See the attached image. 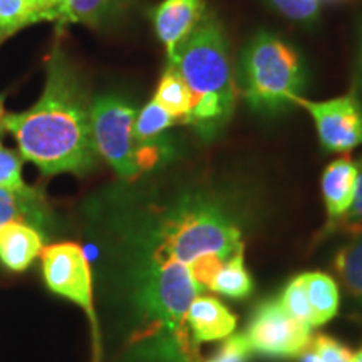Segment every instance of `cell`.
<instances>
[{
    "instance_id": "1",
    "label": "cell",
    "mask_w": 362,
    "mask_h": 362,
    "mask_svg": "<svg viewBox=\"0 0 362 362\" xmlns=\"http://www.w3.org/2000/svg\"><path fill=\"white\" fill-rule=\"evenodd\" d=\"M88 84L69 54L56 42L45 61V86L30 110L6 112L2 128L16 138L22 160L44 175H86L99 155L90 126Z\"/></svg>"
},
{
    "instance_id": "2",
    "label": "cell",
    "mask_w": 362,
    "mask_h": 362,
    "mask_svg": "<svg viewBox=\"0 0 362 362\" xmlns=\"http://www.w3.org/2000/svg\"><path fill=\"white\" fill-rule=\"evenodd\" d=\"M117 215L131 243L185 265L205 255L228 260L245 248L237 198L206 185L185 187L166 200L128 203Z\"/></svg>"
},
{
    "instance_id": "3",
    "label": "cell",
    "mask_w": 362,
    "mask_h": 362,
    "mask_svg": "<svg viewBox=\"0 0 362 362\" xmlns=\"http://www.w3.org/2000/svg\"><path fill=\"white\" fill-rule=\"evenodd\" d=\"M168 64L192 94L188 126L203 139L218 136L232 119L237 104L228 40L215 13L205 11L197 25L168 57Z\"/></svg>"
},
{
    "instance_id": "4",
    "label": "cell",
    "mask_w": 362,
    "mask_h": 362,
    "mask_svg": "<svg viewBox=\"0 0 362 362\" xmlns=\"http://www.w3.org/2000/svg\"><path fill=\"white\" fill-rule=\"evenodd\" d=\"M305 84L300 54L272 33L253 35L238 62V88L242 98L259 112H279L293 106Z\"/></svg>"
},
{
    "instance_id": "5",
    "label": "cell",
    "mask_w": 362,
    "mask_h": 362,
    "mask_svg": "<svg viewBox=\"0 0 362 362\" xmlns=\"http://www.w3.org/2000/svg\"><path fill=\"white\" fill-rule=\"evenodd\" d=\"M138 111L128 99L117 94H103L93 99L90 126L94 146L117 176L134 183L141 176L138 168V143L134 139V119Z\"/></svg>"
},
{
    "instance_id": "6",
    "label": "cell",
    "mask_w": 362,
    "mask_h": 362,
    "mask_svg": "<svg viewBox=\"0 0 362 362\" xmlns=\"http://www.w3.org/2000/svg\"><path fill=\"white\" fill-rule=\"evenodd\" d=\"M45 285L54 293L74 302L88 315L93 330L94 362H101V330L93 296V275L84 248L74 242H61L40 252Z\"/></svg>"
},
{
    "instance_id": "7",
    "label": "cell",
    "mask_w": 362,
    "mask_h": 362,
    "mask_svg": "<svg viewBox=\"0 0 362 362\" xmlns=\"http://www.w3.org/2000/svg\"><path fill=\"white\" fill-rule=\"evenodd\" d=\"M245 334L250 349L265 359H298L312 341V327L293 319L280 300H264L257 307Z\"/></svg>"
},
{
    "instance_id": "8",
    "label": "cell",
    "mask_w": 362,
    "mask_h": 362,
    "mask_svg": "<svg viewBox=\"0 0 362 362\" xmlns=\"http://www.w3.org/2000/svg\"><path fill=\"white\" fill-rule=\"evenodd\" d=\"M292 104L309 112L320 144L327 151H351L362 144V106L354 93L329 101H309L296 96Z\"/></svg>"
},
{
    "instance_id": "9",
    "label": "cell",
    "mask_w": 362,
    "mask_h": 362,
    "mask_svg": "<svg viewBox=\"0 0 362 362\" xmlns=\"http://www.w3.org/2000/svg\"><path fill=\"white\" fill-rule=\"evenodd\" d=\"M139 0H59L56 24L59 29L81 24L93 29L119 24Z\"/></svg>"
},
{
    "instance_id": "10",
    "label": "cell",
    "mask_w": 362,
    "mask_h": 362,
    "mask_svg": "<svg viewBox=\"0 0 362 362\" xmlns=\"http://www.w3.org/2000/svg\"><path fill=\"white\" fill-rule=\"evenodd\" d=\"M205 12L203 0H163L153 11V25L166 54L173 56L181 40L192 33Z\"/></svg>"
},
{
    "instance_id": "11",
    "label": "cell",
    "mask_w": 362,
    "mask_h": 362,
    "mask_svg": "<svg viewBox=\"0 0 362 362\" xmlns=\"http://www.w3.org/2000/svg\"><path fill=\"white\" fill-rule=\"evenodd\" d=\"M185 320L194 344L221 341L232 336L237 327V317L218 298L210 296L194 298Z\"/></svg>"
},
{
    "instance_id": "12",
    "label": "cell",
    "mask_w": 362,
    "mask_h": 362,
    "mask_svg": "<svg viewBox=\"0 0 362 362\" xmlns=\"http://www.w3.org/2000/svg\"><path fill=\"white\" fill-rule=\"evenodd\" d=\"M359 166L351 160V156H342L332 161L322 173V197L327 208L330 225L339 223L342 216L349 211L356 194Z\"/></svg>"
},
{
    "instance_id": "13",
    "label": "cell",
    "mask_w": 362,
    "mask_h": 362,
    "mask_svg": "<svg viewBox=\"0 0 362 362\" xmlns=\"http://www.w3.org/2000/svg\"><path fill=\"white\" fill-rule=\"evenodd\" d=\"M44 250V235L37 226L12 221L0 228V264L12 272H24Z\"/></svg>"
},
{
    "instance_id": "14",
    "label": "cell",
    "mask_w": 362,
    "mask_h": 362,
    "mask_svg": "<svg viewBox=\"0 0 362 362\" xmlns=\"http://www.w3.org/2000/svg\"><path fill=\"white\" fill-rule=\"evenodd\" d=\"M51 218L42 193L34 188L21 192L0 188V228L12 221H24L34 226L45 225Z\"/></svg>"
},
{
    "instance_id": "15",
    "label": "cell",
    "mask_w": 362,
    "mask_h": 362,
    "mask_svg": "<svg viewBox=\"0 0 362 362\" xmlns=\"http://www.w3.org/2000/svg\"><path fill=\"white\" fill-rule=\"evenodd\" d=\"M39 22H56L54 12L40 0H0V44Z\"/></svg>"
},
{
    "instance_id": "16",
    "label": "cell",
    "mask_w": 362,
    "mask_h": 362,
    "mask_svg": "<svg viewBox=\"0 0 362 362\" xmlns=\"http://www.w3.org/2000/svg\"><path fill=\"white\" fill-rule=\"evenodd\" d=\"M305 277V292L312 310V327L324 325L337 315L341 296L336 280L322 272H309Z\"/></svg>"
},
{
    "instance_id": "17",
    "label": "cell",
    "mask_w": 362,
    "mask_h": 362,
    "mask_svg": "<svg viewBox=\"0 0 362 362\" xmlns=\"http://www.w3.org/2000/svg\"><path fill=\"white\" fill-rule=\"evenodd\" d=\"M243 259H245V248H240L228 260H225L210 285V291L230 298H245L250 296L253 280Z\"/></svg>"
},
{
    "instance_id": "18",
    "label": "cell",
    "mask_w": 362,
    "mask_h": 362,
    "mask_svg": "<svg viewBox=\"0 0 362 362\" xmlns=\"http://www.w3.org/2000/svg\"><path fill=\"white\" fill-rule=\"evenodd\" d=\"M153 99L161 104L170 115H173L180 124L188 123L189 110H192V94L175 67L168 64L163 72Z\"/></svg>"
},
{
    "instance_id": "19",
    "label": "cell",
    "mask_w": 362,
    "mask_h": 362,
    "mask_svg": "<svg viewBox=\"0 0 362 362\" xmlns=\"http://www.w3.org/2000/svg\"><path fill=\"white\" fill-rule=\"evenodd\" d=\"M334 269L349 297L362 304V233L354 235L351 242L337 252Z\"/></svg>"
},
{
    "instance_id": "20",
    "label": "cell",
    "mask_w": 362,
    "mask_h": 362,
    "mask_svg": "<svg viewBox=\"0 0 362 362\" xmlns=\"http://www.w3.org/2000/svg\"><path fill=\"white\" fill-rule=\"evenodd\" d=\"M180 124L173 115H170L161 104L151 99L141 111H138L134 119V139L136 143H149L163 138L171 126Z\"/></svg>"
},
{
    "instance_id": "21",
    "label": "cell",
    "mask_w": 362,
    "mask_h": 362,
    "mask_svg": "<svg viewBox=\"0 0 362 362\" xmlns=\"http://www.w3.org/2000/svg\"><path fill=\"white\" fill-rule=\"evenodd\" d=\"M280 304L285 310L291 314L293 319L300 320L312 327V310L309 305V298L305 292V277L304 274L293 277L287 287L284 288L282 297H280Z\"/></svg>"
},
{
    "instance_id": "22",
    "label": "cell",
    "mask_w": 362,
    "mask_h": 362,
    "mask_svg": "<svg viewBox=\"0 0 362 362\" xmlns=\"http://www.w3.org/2000/svg\"><path fill=\"white\" fill-rule=\"evenodd\" d=\"M309 349L315 356L317 362H349L352 357L349 347L325 334L312 336Z\"/></svg>"
},
{
    "instance_id": "23",
    "label": "cell",
    "mask_w": 362,
    "mask_h": 362,
    "mask_svg": "<svg viewBox=\"0 0 362 362\" xmlns=\"http://www.w3.org/2000/svg\"><path fill=\"white\" fill-rule=\"evenodd\" d=\"M22 156L0 146V188L21 189L29 188L22 180Z\"/></svg>"
},
{
    "instance_id": "24",
    "label": "cell",
    "mask_w": 362,
    "mask_h": 362,
    "mask_svg": "<svg viewBox=\"0 0 362 362\" xmlns=\"http://www.w3.org/2000/svg\"><path fill=\"white\" fill-rule=\"evenodd\" d=\"M269 4L284 17L302 24H309L319 13V0H269Z\"/></svg>"
},
{
    "instance_id": "25",
    "label": "cell",
    "mask_w": 362,
    "mask_h": 362,
    "mask_svg": "<svg viewBox=\"0 0 362 362\" xmlns=\"http://www.w3.org/2000/svg\"><path fill=\"white\" fill-rule=\"evenodd\" d=\"M250 354L252 349L245 334H232L226 337L223 346L215 352V356L205 362H248Z\"/></svg>"
},
{
    "instance_id": "26",
    "label": "cell",
    "mask_w": 362,
    "mask_h": 362,
    "mask_svg": "<svg viewBox=\"0 0 362 362\" xmlns=\"http://www.w3.org/2000/svg\"><path fill=\"white\" fill-rule=\"evenodd\" d=\"M225 264L223 259H220L218 255H205L194 259L192 264H189V272H192V277L194 282L200 285L202 288H208L210 291V285L214 282L215 275L218 274L221 265Z\"/></svg>"
},
{
    "instance_id": "27",
    "label": "cell",
    "mask_w": 362,
    "mask_h": 362,
    "mask_svg": "<svg viewBox=\"0 0 362 362\" xmlns=\"http://www.w3.org/2000/svg\"><path fill=\"white\" fill-rule=\"evenodd\" d=\"M341 221L347 230H351L352 235L362 233V170H359V176H357L354 200H352L349 211L342 216Z\"/></svg>"
},
{
    "instance_id": "28",
    "label": "cell",
    "mask_w": 362,
    "mask_h": 362,
    "mask_svg": "<svg viewBox=\"0 0 362 362\" xmlns=\"http://www.w3.org/2000/svg\"><path fill=\"white\" fill-rule=\"evenodd\" d=\"M40 2L44 4V6H47L51 11L54 12V16H56V21H57V11H59V0H40Z\"/></svg>"
},
{
    "instance_id": "29",
    "label": "cell",
    "mask_w": 362,
    "mask_h": 362,
    "mask_svg": "<svg viewBox=\"0 0 362 362\" xmlns=\"http://www.w3.org/2000/svg\"><path fill=\"white\" fill-rule=\"evenodd\" d=\"M349 362H362V347L359 351L356 352V354H352V357H351V361Z\"/></svg>"
},
{
    "instance_id": "30",
    "label": "cell",
    "mask_w": 362,
    "mask_h": 362,
    "mask_svg": "<svg viewBox=\"0 0 362 362\" xmlns=\"http://www.w3.org/2000/svg\"><path fill=\"white\" fill-rule=\"evenodd\" d=\"M6 112H4V98H0V133H2L4 128H2V117Z\"/></svg>"
}]
</instances>
